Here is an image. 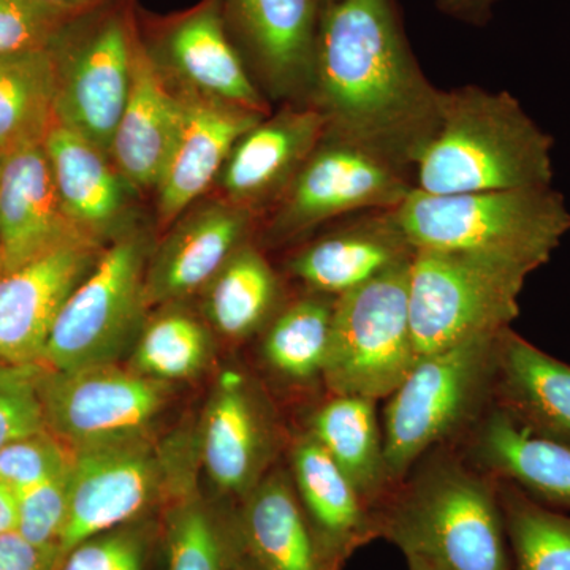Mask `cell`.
<instances>
[{"instance_id":"cell-1","label":"cell","mask_w":570,"mask_h":570,"mask_svg":"<svg viewBox=\"0 0 570 570\" xmlns=\"http://www.w3.org/2000/svg\"><path fill=\"white\" fill-rule=\"evenodd\" d=\"M442 89L409 47L395 0H326L318 7L309 105L326 137L376 154L414 178L438 132Z\"/></svg>"},{"instance_id":"cell-2","label":"cell","mask_w":570,"mask_h":570,"mask_svg":"<svg viewBox=\"0 0 570 570\" xmlns=\"http://www.w3.org/2000/svg\"><path fill=\"white\" fill-rule=\"evenodd\" d=\"M379 538L445 570H512L497 480L433 450L377 510Z\"/></svg>"},{"instance_id":"cell-3","label":"cell","mask_w":570,"mask_h":570,"mask_svg":"<svg viewBox=\"0 0 570 570\" xmlns=\"http://www.w3.org/2000/svg\"><path fill=\"white\" fill-rule=\"evenodd\" d=\"M553 138L512 94L442 91L441 121L415 164V189L450 195L551 187Z\"/></svg>"},{"instance_id":"cell-4","label":"cell","mask_w":570,"mask_h":570,"mask_svg":"<svg viewBox=\"0 0 570 570\" xmlns=\"http://www.w3.org/2000/svg\"><path fill=\"white\" fill-rule=\"evenodd\" d=\"M393 217L415 250H466L546 265L570 230L551 187L436 195L414 189Z\"/></svg>"},{"instance_id":"cell-5","label":"cell","mask_w":570,"mask_h":570,"mask_svg":"<svg viewBox=\"0 0 570 570\" xmlns=\"http://www.w3.org/2000/svg\"><path fill=\"white\" fill-rule=\"evenodd\" d=\"M499 333L420 356L387 397L382 433L395 489L428 453L460 441L493 406Z\"/></svg>"},{"instance_id":"cell-6","label":"cell","mask_w":570,"mask_h":570,"mask_svg":"<svg viewBox=\"0 0 570 570\" xmlns=\"http://www.w3.org/2000/svg\"><path fill=\"white\" fill-rule=\"evenodd\" d=\"M535 269L502 255L415 250L409 309L419 358L509 328L519 317L524 283Z\"/></svg>"},{"instance_id":"cell-7","label":"cell","mask_w":570,"mask_h":570,"mask_svg":"<svg viewBox=\"0 0 570 570\" xmlns=\"http://www.w3.org/2000/svg\"><path fill=\"white\" fill-rule=\"evenodd\" d=\"M151 242L141 230L116 236L56 318L40 365L52 371L118 363L145 325Z\"/></svg>"},{"instance_id":"cell-8","label":"cell","mask_w":570,"mask_h":570,"mask_svg":"<svg viewBox=\"0 0 570 570\" xmlns=\"http://www.w3.org/2000/svg\"><path fill=\"white\" fill-rule=\"evenodd\" d=\"M138 20L129 0H115L71 22L51 45L58 69L56 124L110 156L132 88Z\"/></svg>"},{"instance_id":"cell-9","label":"cell","mask_w":570,"mask_h":570,"mask_svg":"<svg viewBox=\"0 0 570 570\" xmlns=\"http://www.w3.org/2000/svg\"><path fill=\"white\" fill-rule=\"evenodd\" d=\"M411 262L336 298L324 373L330 395L384 400L417 363L409 309Z\"/></svg>"},{"instance_id":"cell-10","label":"cell","mask_w":570,"mask_h":570,"mask_svg":"<svg viewBox=\"0 0 570 570\" xmlns=\"http://www.w3.org/2000/svg\"><path fill=\"white\" fill-rule=\"evenodd\" d=\"M414 189V178L389 160L324 134L273 206L269 242L288 243L360 213L392 212Z\"/></svg>"},{"instance_id":"cell-11","label":"cell","mask_w":570,"mask_h":570,"mask_svg":"<svg viewBox=\"0 0 570 570\" xmlns=\"http://www.w3.org/2000/svg\"><path fill=\"white\" fill-rule=\"evenodd\" d=\"M45 425L71 450L149 436L168 384L118 363L52 371L39 381Z\"/></svg>"},{"instance_id":"cell-12","label":"cell","mask_w":570,"mask_h":570,"mask_svg":"<svg viewBox=\"0 0 570 570\" xmlns=\"http://www.w3.org/2000/svg\"><path fill=\"white\" fill-rule=\"evenodd\" d=\"M167 468L149 436L75 450L61 561L82 540L145 519L159 502L167 504L175 493L165 485Z\"/></svg>"},{"instance_id":"cell-13","label":"cell","mask_w":570,"mask_h":570,"mask_svg":"<svg viewBox=\"0 0 570 570\" xmlns=\"http://www.w3.org/2000/svg\"><path fill=\"white\" fill-rule=\"evenodd\" d=\"M140 36L157 66L184 88L268 116V102L225 28L223 0H202Z\"/></svg>"},{"instance_id":"cell-14","label":"cell","mask_w":570,"mask_h":570,"mask_svg":"<svg viewBox=\"0 0 570 570\" xmlns=\"http://www.w3.org/2000/svg\"><path fill=\"white\" fill-rule=\"evenodd\" d=\"M279 425L268 397L239 371L217 379L202 425L200 455L224 497L243 499L273 469Z\"/></svg>"},{"instance_id":"cell-15","label":"cell","mask_w":570,"mask_h":570,"mask_svg":"<svg viewBox=\"0 0 570 570\" xmlns=\"http://www.w3.org/2000/svg\"><path fill=\"white\" fill-rule=\"evenodd\" d=\"M225 28L266 91L309 102L318 26L317 0H223Z\"/></svg>"},{"instance_id":"cell-16","label":"cell","mask_w":570,"mask_h":570,"mask_svg":"<svg viewBox=\"0 0 570 570\" xmlns=\"http://www.w3.org/2000/svg\"><path fill=\"white\" fill-rule=\"evenodd\" d=\"M100 253L81 236L0 276V362L40 365L56 318Z\"/></svg>"},{"instance_id":"cell-17","label":"cell","mask_w":570,"mask_h":570,"mask_svg":"<svg viewBox=\"0 0 570 570\" xmlns=\"http://www.w3.org/2000/svg\"><path fill=\"white\" fill-rule=\"evenodd\" d=\"M325 134L313 105L288 104L247 130L219 175L224 200L254 214L275 206Z\"/></svg>"},{"instance_id":"cell-18","label":"cell","mask_w":570,"mask_h":570,"mask_svg":"<svg viewBox=\"0 0 570 570\" xmlns=\"http://www.w3.org/2000/svg\"><path fill=\"white\" fill-rule=\"evenodd\" d=\"M178 137L157 186V219L168 227L220 175L239 138L265 116L181 89Z\"/></svg>"},{"instance_id":"cell-19","label":"cell","mask_w":570,"mask_h":570,"mask_svg":"<svg viewBox=\"0 0 570 570\" xmlns=\"http://www.w3.org/2000/svg\"><path fill=\"white\" fill-rule=\"evenodd\" d=\"M255 216L249 209L220 200L184 217L149 257L146 307L175 305L205 291L232 255L249 243Z\"/></svg>"},{"instance_id":"cell-20","label":"cell","mask_w":570,"mask_h":570,"mask_svg":"<svg viewBox=\"0 0 570 570\" xmlns=\"http://www.w3.org/2000/svg\"><path fill=\"white\" fill-rule=\"evenodd\" d=\"M288 472L324 570H343L356 550L379 538L376 510L307 431L292 444Z\"/></svg>"},{"instance_id":"cell-21","label":"cell","mask_w":570,"mask_h":570,"mask_svg":"<svg viewBox=\"0 0 570 570\" xmlns=\"http://www.w3.org/2000/svg\"><path fill=\"white\" fill-rule=\"evenodd\" d=\"M415 249L392 212L355 214L343 227L303 246L288 261L291 275L307 294L340 298L374 277L407 264Z\"/></svg>"},{"instance_id":"cell-22","label":"cell","mask_w":570,"mask_h":570,"mask_svg":"<svg viewBox=\"0 0 570 570\" xmlns=\"http://www.w3.org/2000/svg\"><path fill=\"white\" fill-rule=\"evenodd\" d=\"M81 236L63 212L43 142L0 156L3 273Z\"/></svg>"},{"instance_id":"cell-23","label":"cell","mask_w":570,"mask_h":570,"mask_svg":"<svg viewBox=\"0 0 570 570\" xmlns=\"http://www.w3.org/2000/svg\"><path fill=\"white\" fill-rule=\"evenodd\" d=\"M179 94L167 88L165 73L141 40L134 45L132 88L112 137L110 157L137 190L157 189L181 127Z\"/></svg>"},{"instance_id":"cell-24","label":"cell","mask_w":570,"mask_h":570,"mask_svg":"<svg viewBox=\"0 0 570 570\" xmlns=\"http://www.w3.org/2000/svg\"><path fill=\"white\" fill-rule=\"evenodd\" d=\"M459 442L464 459L491 479L570 512L568 445L534 436L494 404Z\"/></svg>"},{"instance_id":"cell-25","label":"cell","mask_w":570,"mask_h":570,"mask_svg":"<svg viewBox=\"0 0 570 570\" xmlns=\"http://www.w3.org/2000/svg\"><path fill=\"white\" fill-rule=\"evenodd\" d=\"M63 212L86 238L99 243L126 228L132 187L111 157L85 137L55 124L43 141Z\"/></svg>"},{"instance_id":"cell-26","label":"cell","mask_w":570,"mask_h":570,"mask_svg":"<svg viewBox=\"0 0 570 570\" xmlns=\"http://www.w3.org/2000/svg\"><path fill=\"white\" fill-rule=\"evenodd\" d=\"M493 404L534 436L570 448V365L510 326L498 336Z\"/></svg>"},{"instance_id":"cell-27","label":"cell","mask_w":570,"mask_h":570,"mask_svg":"<svg viewBox=\"0 0 570 570\" xmlns=\"http://www.w3.org/2000/svg\"><path fill=\"white\" fill-rule=\"evenodd\" d=\"M243 558L255 570H324L291 472L273 468L235 510Z\"/></svg>"},{"instance_id":"cell-28","label":"cell","mask_w":570,"mask_h":570,"mask_svg":"<svg viewBox=\"0 0 570 570\" xmlns=\"http://www.w3.org/2000/svg\"><path fill=\"white\" fill-rule=\"evenodd\" d=\"M306 431L335 461L363 501L377 512L395 491L385 459L377 401L330 395L311 414Z\"/></svg>"},{"instance_id":"cell-29","label":"cell","mask_w":570,"mask_h":570,"mask_svg":"<svg viewBox=\"0 0 570 570\" xmlns=\"http://www.w3.org/2000/svg\"><path fill=\"white\" fill-rule=\"evenodd\" d=\"M167 570H232L242 557L235 510L214 508L183 485L163 510Z\"/></svg>"},{"instance_id":"cell-30","label":"cell","mask_w":570,"mask_h":570,"mask_svg":"<svg viewBox=\"0 0 570 570\" xmlns=\"http://www.w3.org/2000/svg\"><path fill=\"white\" fill-rule=\"evenodd\" d=\"M52 48L0 56V156L40 145L56 124Z\"/></svg>"},{"instance_id":"cell-31","label":"cell","mask_w":570,"mask_h":570,"mask_svg":"<svg viewBox=\"0 0 570 570\" xmlns=\"http://www.w3.org/2000/svg\"><path fill=\"white\" fill-rule=\"evenodd\" d=\"M279 279L257 247L246 243L205 288V314L216 332L245 340L279 313Z\"/></svg>"},{"instance_id":"cell-32","label":"cell","mask_w":570,"mask_h":570,"mask_svg":"<svg viewBox=\"0 0 570 570\" xmlns=\"http://www.w3.org/2000/svg\"><path fill=\"white\" fill-rule=\"evenodd\" d=\"M335 303L332 296L306 294L266 325L262 356L277 377L296 385L324 382Z\"/></svg>"},{"instance_id":"cell-33","label":"cell","mask_w":570,"mask_h":570,"mask_svg":"<svg viewBox=\"0 0 570 570\" xmlns=\"http://www.w3.org/2000/svg\"><path fill=\"white\" fill-rule=\"evenodd\" d=\"M498 483L512 570H570V517Z\"/></svg>"},{"instance_id":"cell-34","label":"cell","mask_w":570,"mask_h":570,"mask_svg":"<svg viewBox=\"0 0 570 570\" xmlns=\"http://www.w3.org/2000/svg\"><path fill=\"white\" fill-rule=\"evenodd\" d=\"M212 333L197 317L176 307L145 322L135 341L132 370L154 381H187L212 362Z\"/></svg>"},{"instance_id":"cell-35","label":"cell","mask_w":570,"mask_h":570,"mask_svg":"<svg viewBox=\"0 0 570 570\" xmlns=\"http://www.w3.org/2000/svg\"><path fill=\"white\" fill-rule=\"evenodd\" d=\"M163 542V515H148L82 540L62 558L59 570H149Z\"/></svg>"},{"instance_id":"cell-36","label":"cell","mask_w":570,"mask_h":570,"mask_svg":"<svg viewBox=\"0 0 570 570\" xmlns=\"http://www.w3.org/2000/svg\"><path fill=\"white\" fill-rule=\"evenodd\" d=\"M73 456L61 439L41 430L0 450V480L20 494L69 472Z\"/></svg>"},{"instance_id":"cell-37","label":"cell","mask_w":570,"mask_h":570,"mask_svg":"<svg viewBox=\"0 0 570 570\" xmlns=\"http://www.w3.org/2000/svg\"><path fill=\"white\" fill-rule=\"evenodd\" d=\"M43 366L0 362V450L47 430L39 381Z\"/></svg>"},{"instance_id":"cell-38","label":"cell","mask_w":570,"mask_h":570,"mask_svg":"<svg viewBox=\"0 0 570 570\" xmlns=\"http://www.w3.org/2000/svg\"><path fill=\"white\" fill-rule=\"evenodd\" d=\"M75 20L37 0H0V56L50 48Z\"/></svg>"},{"instance_id":"cell-39","label":"cell","mask_w":570,"mask_h":570,"mask_svg":"<svg viewBox=\"0 0 570 570\" xmlns=\"http://www.w3.org/2000/svg\"><path fill=\"white\" fill-rule=\"evenodd\" d=\"M70 471L17 494L18 527L22 538L40 547H56L69 513Z\"/></svg>"},{"instance_id":"cell-40","label":"cell","mask_w":570,"mask_h":570,"mask_svg":"<svg viewBox=\"0 0 570 570\" xmlns=\"http://www.w3.org/2000/svg\"><path fill=\"white\" fill-rule=\"evenodd\" d=\"M61 554L56 547H40L20 532L0 534V570H59Z\"/></svg>"},{"instance_id":"cell-41","label":"cell","mask_w":570,"mask_h":570,"mask_svg":"<svg viewBox=\"0 0 570 570\" xmlns=\"http://www.w3.org/2000/svg\"><path fill=\"white\" fill-rule=\"evenodd\" d=\"M498 0H436L438 9L456 20L483 24Z\"/></svg>"},{"instance_id":"cell-42","label":"cell","mask_w":570,"mask_h":570,"mask_svg":"<svg viewBox=\"0 0 570 570\" xmlns=\"http://www.w3.org/2000/svg\"><path fill=\"white\" fill-rule=\"evenodd\" d=\"M37 2L50 7L59 13L67 14V17L81 18L92 13V11L102 9L115 0H37Z\"/></svg>"},{"instance_id":"cell-43","label":"cell","mask_w":570,"mask_h":570,"mask_svg":"<svg viewBox=\"0 0 570 570\" xmlns=\"http://www.w3.org/2000/svg\"><path fill=\"white\" fill-rule=\"evenodd\" d=\"M18 497L9 485L0 480V534L17 531Z\"/></svg>"},{"instance_id":"cell-44","label":"cell","mask_w":570,"mask_h":570,"mask_svg":"<svg viewBox=\"0 0 570 570\" xmlns=\"http://www.w3.org/2000/svg\"><path fill=\"white\" fill-rule=\"evenodd\" d=\"M409 570H445L436 562L426 560V558L415 557V554H407L406 557Z\"/></svg>"},{"instance_id":"cell-45","label":"cell","mask_w":570,"mask_h":570,"mask_svg":"<svg viewBox=\"0 0 570 570\" xmlns=\"http://www.w3.org/2000/svg\"><path fill=\"white\" fill-rule=\"evenodd\" d=\"M232 570H255V569L253 568V566L249 564V562H247L245 560V558H243V553H242V557H239L238 562H236L235 568Z\"/></svg>"},{"instance_id":"cell-46","label":"cell","mask_w":570,"mask_h":570,"mask_svg":"<svg viewBox=\"0 0 570 570\" xmlns=\"http://www.w3.org/2000/svg\"><path fill=\"white\" fill-rule=\"evenodd\" d=\"M3 275V262H2V253H0V276Z\"/></svg>"},{"instance_id":"cell-47","label":"cell","mask_w":570,"mask_h":570,"mask_svg":"<svg viewBox=\"0 0 570 570\" xmlns=\"http://www.w3.org/2000/svg\"><path fill=\"white\" fill-rule=\"evenodd\" d=\"M326 2V0H317L318 7L322 6V3Z\"/></svg>"}]
</instances>
